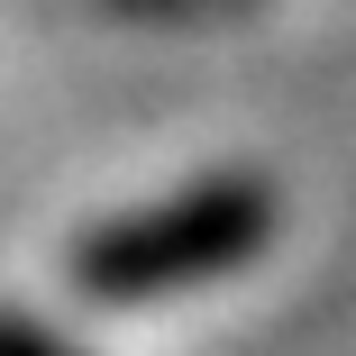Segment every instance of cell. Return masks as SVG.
Returning <instances> with one entry per match:
<instances>
[{
  "label": "cell",
  "instance_id": "7a4b0ae2",
  "mask_svg": "<svg viewBox=\"0 0 356 356\" xmlns=\"http://www.w3.org/2000/svg\"><path fill=\"white\" fill-rule=\"evenodd\" d=\"M0 356H74L55 329H37V320H19V311H0Z\"/></svg>",
  "mask_w": 356,
  "mask_h": 356
},
{
  "label": "cell",
  "instance_id": "6da1fadb",
  "mask_svg": "<svg viewBox=\"0 0 356 356\" xmlns=\"http://www.w3.org/2000/svg\"><path fill=\"white\" fill-rule=\"evenodd\" d=\"M283 210L265 183H192L137 220H110L74 247V283L92 302H165L192 283H220L229 265H247L256 247H274Z\"/></svg>",
  "mask_w": 356,
  "mask_h": 356
}]
</instances>
